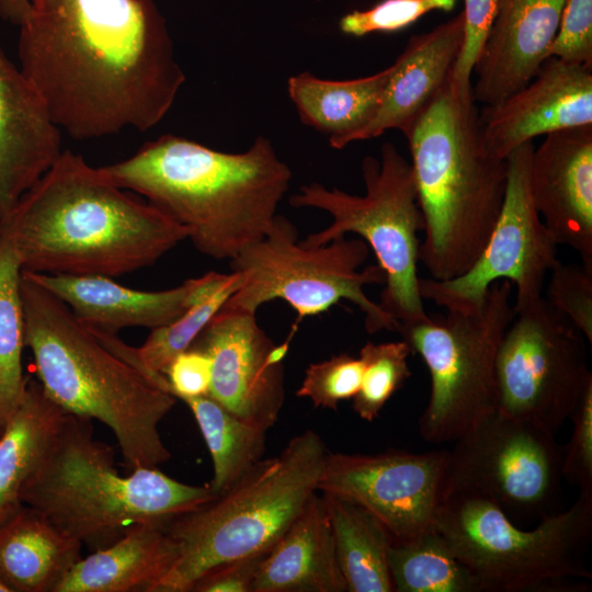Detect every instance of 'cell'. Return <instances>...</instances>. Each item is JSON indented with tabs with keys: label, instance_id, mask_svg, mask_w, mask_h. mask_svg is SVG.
I'll return each mask as SVG.
<instances>
[{
	"label": "cell",
	"instance_id": "6",
	"mask_svg": "<svg viewBox=\"0 0 592 592\" xmlns=\"http://www.w3.org/2000/svg\"><path fill=\"white\" fill-rule=\"evenodd\" d=\"M111 446L90 419L68 413L47 454L26 479L20 502L36 509L90 551L144 522H170L217 497L208 485L175 480L157 467L122 476Z\"/></svg>",
	"mask_w": 592,
	"mask_h": 592
},
{
	"label": "cell",
	"instance_id": "30",
	"mask_svg": "<svg viewBox=\"0 0 592 592\" xmlns=\"http://www.w3.org/2000/svg\"><path fill=\"white\" fill-rule=\"evenodd\" d=\"M183 401L210 453L214 474L208 486L219 496L263 458L265 431L236 418L208 395Z\"/></svg>",
	"mask_w": 592,
	"mask_h": 592
},
{
	"label": "cell",
	"instance_id": "13",
	"mask_svg": "<svg viewBox=\"0 0 592 592\" xmlns=\"http://www.w3.org/2000/svg\"><path fill=\"white\" fill-rule=\"evenodd\" d=\"M454 443L444 494L483 497L509 517L542 520L559 511L562 446L555 434L496 411Z\"/></svg>",
	"mask_w": 592,
	"mask_h": 592
},
{
	"label": "cell",
	"instance_id": "11",
	"mask_svg": "<svg viewBox=\"0 0 592 592\" xmlns=\"http://www.w3.org/2000/svg\"><path fill=\"white\" fill-rule=\"evenodd\" d=\"M512 292L510 281H498L474 309L446 310L398 329L430 374V397L419 420L424 441L454 442L497 411L496 357L514 317Z\"/></svg>",
	"mask_w": 592,
	"mask_h": 592
},
{
	"label": "cell",
	"instance_id": "18",
	"mask_svg": "<svg viewBox=\"0 0 592 592\" xmlns=\"http://www.w3.org/2000/svg\"><path fill=\"white\" fill-rule=\"evenodd\" d=\"M530 190L555 242L592 269V125L545 135L532 155Z\"/></svg>",
	"mask_w": 592,
	"mask_h": 592
},
{
	"label": "cell",
	"instance_id": "35",
	"mask_svg": "<svg viewBox=\"0 0 592 592\" xmlns=\"http://www.w3.org/2000/svg\"><path fill=\"white\" fill-rule=\"evenodd\" d=\"M363 365L360 357L346 353L310 364L297 397L308 398L315 407L337 410L341 401L353 399L360 389Z\"/></svg>",
	"mask_w": 592,
	"mask_h": 592
},
{
	"label": "cell",
	"instance_id": "17",
	"mask_svg": "<svg viewBox=\"0 0 592 592\" xmlns=\"http://www.w3.org/2000/svg\"><path fill=\"white\" fill-rule=\"evenodd\" d=\"M479 115L485 144L501 159L537 136L592 125V69L548 57L526 86Z\"/></svg>",
	"mask_w": 592,
	"mask_h": 592
},
{
	"label": "cell",
	"instance_id": "36",
	"mask_svg": "<svg viewBox=\"0 0 592 592\" xmlns=\"http://www.w3.org/2000/svg\"><path fill=\"white\" fill-rule=\"evenodd\" d=\"M547 303L592 344V269L560 261L549 272Z\"/></svg>",
	"mask_w": 592,
	"mask_h": 592
},
{
	"label": "cell",
	"instance_id": "38",
	"mask_svg": "<svg viewBox=\"0 0 592 592\" xmlns=\"http://www.w3.org/2000/svg\"><path fill=\"white\" fill-rule=\"evenodd\" d=\"M548 57L592 69V0H566Z\"/></svg>",
	"mask_w": 592,
	"mask_h": 592
},
{
	"label": "cell",
	"instance_id": "5",
	"mask_svg": "<svg viewBox=\"0 0 592 592\" xmlns=\"http://www.w3.org/2000/svg\"><path fill=\"white\" fill-rule=\"evenodd\" d=\"M424 220L419 262L431 278L467 272L500 215L506 161L489 151L473 89L451 77L405 136Z\"/></svg>",
	"mask_w": 592,
	"mask_h": 592
},
{
	"label": "cell",
	"instance_id": "7",
	"mask_svg": "<svg viewBox=\"0 0 592 592\" xmlns=\"http://www.w3.org/2000/svg\"><path fill=\"white\" fill-rule=\"evenodd\" d=\"M327 454L322 439L304 431L227 491L168 522L178 556L150 592H191L208 571L266 554L318 491Z\"/></svg>",
	"mask_w": 592,
	"mask_h": 592
},
{
	"label": "cell",
	"instance_id": "10",
	"mask_svg": "<svg viewBox=\"0 0 592 592\" xmlns=\"http://www.w3.org/2000/svg\"><path fill=\"white\" fill-rule=\"evenodd\" d=\"M369 252L362 238L346 236L307 247L298 239L296 226L277 214L261 239L230 260L241 285L223 308L255 314L265 303L282 299L299 322L348 300L363 312L368 333L397 331L398 321L364 292L366 285L385 282L378 264L361 269Z\"/></svg>",
	"mask_w": 592,
	"mask_h": 592
},
{
	"label": "cell",
	"instance_id": "31",
	"mask_svg": "<svg viewBox=\"0 0 592 592\" xmlns=\"http://www.w3.org/2000/svg\"><path fill=\"white\" fill-rule=\"evenodd\" d=\"M388 562L397 592H482L434 526L414 538L392 540Z\"/></svg>",
	"mask_w": 592,
	"mask_h": 592
},
{
	"label": "cell",
	"instance_id": "22",
	"mask_svg": "<svg viewBox=\"0 0 592 592\" xmlns=\"http://www.w3.org/2000/svg\"><path fill=\"white\" fill-rule=\"evenodd\" d=\"M463 39V11L426 33L411 36L392 64L376 114L348 138L346 146L379 137L389 129H398L406 136L449 79Z\"/></svg>",
	"mask_w": 592,
	"mask_h": 592
},
{
	"label": "cell",
	"instance_id": "41",
	"mask_svg": "<svg viewBox=\"0 0 592 592\" xmlns=\"http://www.w3.org/2000/svg\"><path fill=\"white\" fill-rule=\"evenodd\" d=\"M266 554L239 559L208 571L194 583L191 592H252L257 570Z\"/></svg>",
	"mask_w": 592,
	"mask_h": 592
},
{
	"label": "cell",
	"instance_id": "24",
	"mask_svg": "<svg viewBox=\"0 0 592 592\" xmlns=\"http://www.w3.org/2000/svg\"><path fill=\"white\" fill-rule=\"evenodd\" d=\"M168 522H144L77 561L55 592H150L174 563Z\"/></svg>",
	"mask_w": 592,
	"mask_h": 592
},
{
	"label": "cell",
	"instance_id": "20",
	"mask_svg": "<svg viewBox=\"0 0 592 592\" xmlns=\"http://www.w3.org/2000/svg\"><path fill=\"white\" fill-rule=\"evenodd\" d=\"M47 105L0 47V218L61 155Z\"/></svg>",
	"mask_w": 592,
	"mask_h": 592
},
{
	"label": "cell",
	"instance_id": "29",
	"mask_svg": "<svg viewBox=\"0 0 592 592\" xmlns=\"http://www.w3.org/2000/svg\"><path fill=\"white\" fill-rule=\"evenodd\" d=\"M240 285L241 276L238 272L206 273L202 276L195 298L177 319L152 329L139 348H133L119 338L112 340L110 348L129 364L163 374L169 363L191 346Z\"/></svg>",
	"mask_w": 592,
	"mask_h": 592
},
{
	"label": "cell",
	"instance_id": "1",
	"mask_svg": "<svg viewBox=\"0 0 592 592\" xmlns=\"http://www.w3.org/2000/svg\"><path fill=\"white\" fill-rule=\"evenodd\" d=\"M20 69L75 139L146 132L185 81L155 0H29Z\"/></svg>",
	"mask_w": 592,
	"mask_h": 592
},
{
	"label": "cell",
	"instance_id": "26",
	"mask_svg": "<svg viewBox=\"0 0 592 592\" xmlns=\"http://www.w3.org/2000/svg\"><path fill=\"white\" fill-rule=\"evenodd\" d=\"M392 72V65L371 76L327 80L304 71L287 81L288 96L303 124L328 135L334 149L376 114Z\"/></svg>",
	"mask_w": 592,
	"mask_h": 592
},
{
	"label": "cell",
	"instance_id": "32",
	"mask_svg": "<svg viewBox=\"0 0 592 592\" xmlns=\"http://www.w3.org/2000/svg\"><path fill=\"white\" fill-rule=\"evenodd\" d=\"M22 266L0 237V425L21 403L27 379L23 376L24 316L20 295Z\"/></svg>",
	"mask_w": 592,
	"mask_h": 592
},
{
	"label": "cell",
	"instance_id": "33",
	"mask_svg": "<svg viewBox=\"0 0 592 592\" xmlns=\"http://www.w3.org/2000/svg\"><path fill=\"white\" fill-rule=\"evenodd\" d=\"M411 353L405 341L384 343L366 342L360 351L363 372L361 386L353 397V410L363 420L372 422L390 397L410 377L408 356Z\"/></svg>",
	"mask_w": 592,
	"mask_h": 592
},
{
	"label": "cell",
	"instance_id": "3",
	"mask_svg": "<svg viewBox=\"0 0 592 592\" xmlns=\"http://www.w3.org/2000/svg\"><path fill=\"white\" fill-rule=\"evenodd\" d=\"M100 170L185 227L198 252L229 261L267 232L292 180L264 136L224 152L164 134Z\"/></svg>",
	"mask_w": 592,
	"mask_h": 592
},
{
	"label": "cell",
	"instance_id": "43",
	"mask_svg": "<svg viewBox=\"0 0 592 592\" xmlns=\"http://www.w3.org/2000/svg\"><path fill=\"white\" fill-rule=\"evenodd\" d=\"M0 592H10L9 589L0 581Z\"/></svg>",
	"mask_w": 592,
	"mask_h": 592
},
{
	"label": "cell",
	"instance_id": "39",
	"mask_svg": "<svg viewBox=\"0 0 592 592\" xmlns=\"http://www.w3.org/2000/svg\"><path fill=\"white\" fill-rule=\"evenodd\" d=\"M464 39L451 73L462 91L471 90L470 77L479 53L493 23L499 0H464Z\"/></svg>",
	"mask_w": 592,
	"mask_h": 592
},
{
	"label": "cell",
	"instance_id": "2",
	"mask_svg": "<svg viewBox=\"0 0 592 592\" xmlns=\"http://www.w3.org/2000/svg\"><path fill=\"white\" fill-rule=\"evenodd\" d=\"M185 227L62 151L0 218L23 271L116 277L155 264L187 239Z\"/></svg>",
	"mask_w": 592,
	"mask_h": 592
},
{
	"label": "cell",
	"instance_id": "12",
	"mask_svg": "<svg viewBox=\"0 0 592 592\" xmlns=\"http://www.w3.org/2000/svg\"><path fill=\"white\" fill-rule=\"evenodd\" d=\"M591 384L587 339L544 296L514 310L496 357L497 411L556 434Z\"/></svg>",
	"mask_w": 592,
	"mask_h": 592
},
{
	"label": "cell",
	"instance_id": "27",
	"mask_svg": "<svg viewBox=\"0 0 592 592\" xmlns=\"http://www.w3.org/2000/svg\"><path fill=\"white\" fill-rule=\"evenodd\" d=\"M68 413L27 379L23 399L0 435V521L18 508L20 491L41 464Z\"/></svg>",
	"mask_w": 592,
	"mask_h": 592
},
{
	"label": "cell",
	"instance_id": "44",
	"mask_svg": "<svg viewBox=\"0 0 592 592\" xmlns=\"http://www.w3.org/2000/svg\"><path fill=\"white\" fill-rule=\"evenodd\" d=\"M2 431H3V426L0 425V435H1Z\"/></svg>",
	"mask_w": 592,
	"mask_h": 592
},
{
	"label": "cell",
	"instance_id": "9",
	"mask_svg": "<svg viewBox=\"0 0 592 592\" xmlns=\"http://www.w3.org/2000/svg\"><path fill=\"white\" fill-rule=\"evenodd\" d=\"M364 195H353L318 182L303 185L289 198L294 207L327 212L332 221L308 235L303 244L317 247L349 234L360 236L385 274L379 305L398 321V329L428 318L419 289L418 263L424 220L410 162L385 143L380 158L366 156L361 166ZM398 331V330H397Z\"/></svg>",
	"mask_w": 592,
	"mask_h": 592
},
{
	"label": "cell",
	"instance_id": "34",
	"mask_svg": "<svg viewBox=\"0 0 592 592\" xmlns=\"http://www.w3.org/2000/svg\"><path fill=\"white\" fill-rule=\"evenodd\" d=\"M457 0H380L365 10H353L339 21L340 31L353 37L395 33L432 11H452Z\"/></svg>",
	"mask_w": 592,
	"mask_h": 592
},
{
	"label": "cell",
	"instance_id": "25",
	"mask_svg": "<svg viewBox=\"0 0 592 592\" xmlns=\"http://www.w3.org/2000/svg\"><path fill=\"white\" fill-rule=\"evenodd\" d=\"M82 545L34 508L20 504L0 521V581L10 592H55Z\"/></svg>",
	"mask_w": 592,
	"mask_h": 592
},
{
	"label": "cell",
	"instance_id": "28",
	"mask_svg": "<svg viewBox=\"0 0 592 592\" xmlns=\"http://www.w3.org/2000/svg\"><path fill=\"white\" fill-rule=\"evenodd\" d=\"M331 524L335 554L349 592H391L386 526L358 503L322 492Z\"/></svg>",
	"mask_w": 592,
	"mask_h": 592
},
{
	"label": "cell",
	"instance_id": "40",
	"mask_svg": "<svg viewBox=\"0 0 592 592\" xmlns=\"http://www.w3.org/2000/svg\"><path fill=\"white\" fill-rule=\"evenodd\" d=\"M163 374L177 399L206 396L212 382V360L204 351L189 348L169 363Z\"/></svg>",
	"mask_w": 592,
	"mask_h": 592
},
{
	"label": "cell",
	"instance_id": "4",
	"mask_svg": "<svg viewBox=\"0 0 592 592\" xmlns=\"http://www.w3.org/2000/svg\"><path fill=\"white\" fill-rule=\"evenodd\" d=\"M20 295L25 346L45 394L65 412L105 424L130 471L168 462L159 425L177 398L107 349L25 271Z\"/></svg>",
	"mask_w": 592,
	"mask_h": 592
},
{
	"label": "cell",
	"instance_id": "16",
	"mask_svg": "<svg viewBox=\"0 0 592 592\" xmlns=\"http://www.w3.org/2000/svg\"><path fill=\"white\" fill-rule=\"evenodd\" d=\"M274 345L255 314L221 307L190 346L212 360L208 396L265 432L277 421L284 403L283 364L270 360Z\"/></svg>",
	"mask_w": 592,
	"mask_h": 592
},
{
	"label": "cell",
	"instance_id": "14",
	"mask_svg": "<svg viewBox=\"0 0 592 592\" xmlns=\"http://www.w3.org/2000/svg\"><path fill=\"white\" fill-rule=\"evenodd\" d=\"M533 141L505 158L506 187L502 208L480 255L464 274L446 281L420 278L423 299L446 310L478 307L489 287L510 281L516 289L514 310L543 296L545 281L559 262L557 243L536 210L530 190Z\"/></svg>",
	"mask_w": 592,
	"mask_h": 592
},
{
	"label": "cell",
	"instance_id": "19",
	"mask_svg": "<svg viewBox=\"0 0 592 592\" xmlns=\"http://www.w3.org/2000/svg\"><path fill=\"white\" fill-rule=\"evenodd\" d=\"M566 0H499L475 64L476 102L494 105L526 86L548 58ZM473 71V73H474Z\"/></svg>",
	"mask_w": 592,
	"mask_h": 592
},
{
	"label": "cell",
	"instance_id": "42",
	"mask_svg": "<svg viewBox=\"0 0 592 592\" xmlns=\"http://www.w3.org/2000/svg\"><path fill=\"white\" fill-rule=\"evenodd\" d=\"M29 9V0H0V18L13 25H21Z\"/></svg>",
	"mask_w": 592,
	"mask_h": 592
},
{
	"label": "cell",
	"instance_id": "8",
	"mask_svg": "<svg viewBox=\"0 0 592 592\" xmlns=\"http://www.w3.org/2000/svg\"><path fill=\"white\" fill-rule=\"evenodd\" d=\"M433 526L476 576L482 592L588 590L585 555L592 537V494L521 530L492 501L473 493L443 496Z\"/></svg>",
	"mask_w": 592,
	"mask_h": 592
},
{
	"label": "cell",
	"instance_id": "15",
	"mask_svg": "<svg viewBox=\"0 0 592 592\" xmlns=\"http://www.w3.org/2000/svg\"><path fill=\"white\" fill-rule=\"evenodd\" d=\"M447 464L446 449L328 452L317 490L358 503L386 526L394 540H407L433 526Z\"/></svg>",
	"mask_w": 592,
	"mask_h": 592
},
{
	"label": "cell",
	"instance_id": "23",
	"mask_svg": "<svg viewBox=\"0 0 592 592\" xmlns=\"http://www.w3.org/2000/svg\"><path fill=\"white\" fill-rule=\"evenodd\" d=\"M344 591L329 516L316 492L263 557L252 592Z\"/></svg>",
	"mask_w": 592,
	"mask_h": 592
},
{
	"label": "cell",
	"instance_id": "37",
	"mask_svg": "<svg viewBox=\"0 0 592 592\" xmlns=\"http://www.w3.org/2000/svg\"><path fill=\"white\" fill-rule=\"evenodd\" d=\"M573 430L562 447L561 474L579 493L592 494V384L587 387L570 418Z\"/></svg>",
	"mask_w": 592,
	"mask_h": 592
},
{
	"label": "cell",
	"instance_id": "21",
	"mask_svg": "<svg viewBox=\"0 0 592 592\" xmlns=\"http://www.w3.org/2000/svg\"><path fill=\"white\" fill-rule=\"evenodd\" d=\"M25 272L65 303L83 326L109 334L128 327L152 330L172 322L187 309L202 284L200 276L173 288L147 292L103 275Z\"/></svg>",
	"mask_w": 592,
	"mask_h": 592
}]
</instances>
